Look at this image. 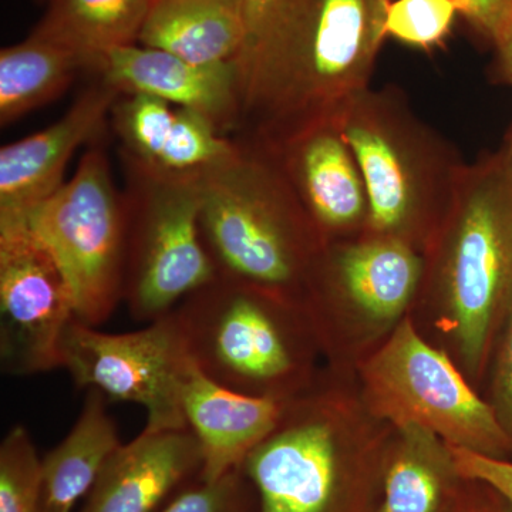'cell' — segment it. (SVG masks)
<instances>
[{
    "label": "cell",
    "instance_id": "6da1fadb",
    "mask_svg": "<svg viewBox=\"0 0 512 512\" xmlns=\"http://www.w3.org/2000/svg\"><path fill=\"white\" fill-rule=\"evenodd\" d=\"M392 0H276L242 50L235 140L272 147L369 89Z\"/></svg>",
    "mask_w": 512,
    "mask_h": 512
},
{
    "label": "cell",
    "instance_id": "7a4b0ae2",
    "mask_svg": "<svg viewBox=\"0 0 512 512\" xmlns=\"http://www.w3.org/2000/svg\"><path fill=\"white\" fill-rule=\"evenodd\" d=\"M417 299L429 306L464 375L481 382L512 313L508 148L464 168L447 217L424 251Z\"/></svg>",
    "mask_w": 512,
    "mask_h": 512
},
{
    "label": "cell",
    "instance_id": "3957f363",
    "mask_svg": "<svg viewBox=\"0 0 512 512\" xmlns=\"http://www.w3.org/2000/svg\"><path fill=\"white\" fill-rule=\"evenodd\" d=\"M393 426L339 380L288 400L278 426L241 468L259 512H375Z\"/></svg>",
    "mask_w": 512,
    "mask_h": 512
},
{
    "label": "cell",
    "instance_id": "277c9868",
    "mask_svg": "<svg viewBox=\"0 0 512 512\" xmlns=\"http://www.w3.org/2000/svg\"><path fill=\"white\" fill-rule=\"evenodd\" d=\"M235 143L200 174L205 247L220 278L305 308L325 239L271 151Z\"/></svg>",
    "mask_w": 512,
    "mask_h": 512
},
{
    "label": "cell",
    "instance_id": "5b68a950",
    "mask_svg": "<svg viewBox=\"0 0 512 512\" xmlns=\"http://www.w3.org/2000/svg\"><path fill=\"white\" fill-rule=\"evenodd\" d=\"M369 198L366 234L426 251L453 204L466 163L396 87L367 89L340 114Z\"/></svg>",
    "mask_w": 512,
    "mask_h": 512
},
{
    "label": "cell",
    "instance_id": "8992f818",
    "mask_svg": "<svg viewBox=\"0 0 512 512\" xmlns=\"http://www.w3.org/2000/svg\"><path fill=\"white\" fill-rule=\"evenodd\" d=\"M174 312L192 362L221 386L276 400L315 386L320 346L302 306L218 276Z\"/></svg>",
    "mask_w": 512,
    "mask_h": 512
},
{
    "label": "cell",
    "instance_id": "52a82bcc",
    "mask_svg": "<svg viewBox=\"0 0 512 512\" xmlns=\"http://www.w3.org/2000/svg\"><path fill=\"white\" fill-rule=\"evenodd\" d=\"M360 397L390 426L417 424L447 444L483 456L512 458L510 441L488 400L447 350L406 316L359 366Z\"/></svg>",
    "mask_w": 512,
    "mask_h": 512
},
{
    "label": "cell",
    "instance_id": "ba28073f",
    "mask_svg": "<svg viewBox=\"0 0 512 512\" xmlns=\"http://www.w3.org/2000/svg\"><path fill=\"white\" fill-rule=\"evenodd\" d=\"M124 295L137 322H154L218 278L201 234V173L126 164Z\"/></svg>",
    "mask_w": 512,
    "mask_h": 512
},
{
    "label": "cell",
    "instance_id": "9c48e42d",
    "mask_svg": "<svg viewBox=\"0 0 512 512\" xmlns=\"http://www.w3.org/2000/svg\"><path fill=\"white\" fill-rule=\"evenodd\" d=\"M49 249L73 293L74 318L103 325L124 295L127 208L109 157L90 147L76 173L25 218Z\"/></svg>",
    "mask_w": 512,
    "mask_h": 512
},
{
    "label": "cell",
    "instance_id": "30bf717a",
    "mask_svg": "<svg viewBox=\"0 0 512 512\" xmlns=\"http://www.w3.org/2000/svg\"><path fill=\"white\" fill-rule=\"evenodd\" d=\"M62 367L79 389L144 407L148 430L188 429L181 389L191 363L175 312L137 332L104 333L74 318L62 340Z\"/></svg>",
    "mask_w": 512,
    "mask_h": 512
},
{
    "label": "cell",
    "instance_id": "8fae6325",
    "mask_svg": "<svg viewBox=\"0 0 512 512\" xmlns=\"http://www.w3.org/2000/svg\"><path fill=\"white\" fill-rule=\"evenodd\" d=\"M423 274V252L402 239L363 234L326 244L305 303L320 348L348 318L389 335L416 302Z\"/></svg>",
    "mask_w": 512,
    "mask_h": 512
},
{
    "label": "cell",
    "instance_id": "7c38bea8",
    "mask_svg": "<svg viewBox=\"0 0 512 512\" xmlns=\"http://www.w3.org/2000/svg\"><path fill=\"white\" fill-rule=\"evenodd\" d=\"M73 293L56 259L25 221H0V369L35 376L62 367Z\"/></svg>",
    "mask_w": 512,
    "mask_h": 512
},
{
    "label": "cell",
    "instance_id": "4fadbf2b",
    "mask_svg": "<svg viewBox=\"0 0 512 512\" xmlns=\"http://www.w3.org/2000/svg\"><path fill=\"white\" fill-rule=\"evenodd\" d=\"M264 148L281 165L326 244L366 234L369 198L365 180L338 121L305 128Z\"/></svg>",
    "mask_w": 512,
    "mask_h": 512
},
{
    "label": "cell",
    "instance_id": "5bb4252c",
    "mask_svg": "<svg viewBox=\"0 0 512 512\" xmlns=\"http://www.w3.org/2000/svg\"><path fill=\"white\" fill-rule=\"evenodd\" d=\"M119 96L99 80L55 123L0 148V221L25 220L62 188L73 154L99 136Z\"/></svg>",
    "mask_w": 512,
    "mask_h": 512
},
{
    "label": "cell",
    "instance_id": "9a60e30c",
    "mask_svg": "<svg viewBox=\"0 0 512 512\" xmlns=\"http://www.w3.org/2000/svg\"><path fill=\"white\" fill-rule=\"evenodd\" d=\"M94 73L120 94H147L175 107L197 111L227 137L237 131L241 116L237 62L194 63L167 50L137 43L111 50Z\"/></svg>",
    "mask_w": 512,
    "mask_h": 512
},
{
    "label": "cell",
    "instance_id": "2e32d148",
    "mask_svg": "<svg viewBox=\"0 0 512 512\" xmlns=\"http://www.w3.org/2000/svg\"><path fill=\"white\" fill-rule=\"evenodd\" d=\"M202 463L190 429L144 427L111 454L79 512H158L200 477Z\"/></svg>",
    "mask_w": 512,
    "mask_h": 512
},
{
    "label": "cell",
    "instance_id": "e0dca14e",
    "mask_svg": "<svg viewBox=\"0 0 512 512\" xmlns=\"http://www.w3.org/2000/svg\"><path fill=\"white\" fill-rule=\"evenodd\" d=\"M288 400L249 396L221 386L190 363L181 404L185 423L202 453V480H217L244 464L245 458L275 430Z\"/></svg>",
    "mask_w": 512,
    "mask_h": 512
},
{
    "label": "cell",
    "instance_id": "ac0fdd59",
    "mask_svg": "<svg viewBox=\"0 0 512 512\" xmlns=\"http://www.w3.org/2000/svg\"><path fill=\"white\" fill-rule=\"evenodd\" d=\"M464 484L450 444L417 424L396 426L384 451L375 512H451Z\"/></svg>",
    "mask_w": 512,
    "mask_h": 512
},
{
    "label": "cell",
    "instance_id": "d6986e66",
    "mask_svg": "<svg viewBox=\"0 0 512 512\" xmlns=\"http://www.w3.org/2000/svg\"><path fill=\"white\" fill-rule=\"evenodd\" d=\"M138 43L190 62H237L247 43L244 0H150Z\"/></svg>",
    "mask_w": 512,
    "mask_h": 512
},
{
    "label": "cell",
    "instance_id": "ffe728a7",
    "mask_svg": "<svg viewBox=\"0 0 512 512\" xmlns=\"http://www.w3.org/2000/svg\"><path fill=\"white\" fill-rule=\"evenodd\" d=\"M121 444L107 399L89 389L73 429L42 458L37 512H72L90 493L101 468Z\"/></svg>",
    "mask_w": 512,
    "mask_h": 512
},
{
    "label": "cell",
    "instance_id": "44dd1931",
    "mask_svg": "<svg viewBox=\"0 0 512 512\" xmlns=\"http://www.w3.org/2000/svg\"><path fill=\"white\" fill-rule=\"evenodd\" d=\"M89 70V60L69 47L30 33L0 52V126L9 127L52 103Z\"/></svg>",
    "mask_w": 512,
    "mask_h": 512
},
{
    "label": "cell",
    "instance_id": "7402d4cb",
    "mask_svg": "<svg viewBox=\"0 0 512 512\" xmlns=\"http://www.w3.org/2000/svg\"><path fill=\"white\" fill-rule=\"evenodd\" d=\"M150 0H49L32 33L86 57L96 72L111 50L137 45Z\"/></svg>",
    "mask_w": 512,
    "mask_h": 512
},
{
    "label": "cell",
    "instance_id": "603a6c76",
    "mask_svg": "<svg viewBox=\"0 0 512 512\" xmlns=\"http://www.w3.org/2000/svg\"><path fill=\"white\" fill-rule=\"evenodd\" d=\"M42 458L23 426L12 427L0 444V512H37Z\"/></svg>",
    "mask_w": 512,
    "mask_h": 512
},
{
    "label": "cell",
    "instance_id": "cb8c5ba5",
    "mask_svg": "<svg viewBox=\"0 0 512 512\" xmlns=\"http://www.w3.org/2000/svg\"><path fill=\"white\" fill-rule=\"evenodd\" d=\"M458 15L453 0H392L386 15V35L404 45L439 46Z\"/></svg>",
    "mask_w": 512,
    "mask_h": 512
},
{
    "label": "cell",
    "instance_id": "d4e9b609",
    "mask_svg": "<svg viewBox=\"0 0 512 512\" xmlns=\"http://www.w3.org/2000/svg\"><path fill=\"white\" fill-rule=\"evenodd\" d=\"M158 512H259L258 494L239 467L217 480L195 478Z\"/></svg>",
    "mask_w": 512,
    "mask_h": 512
},
{
    "label": "cell",
    "instance_id": "484cf974",
    "mask_svg": "<svg viewBox=\"0 0 512 512\" xmlns=\"http://www.w3.org/2000/svg\"><path fill=\"white\" fill-rule=\"evenodd\" d=\"M491 370L488 403L512 447V313L495 348Z\"/></svg>",
    "mask_w": 512,
    "mask_h": 512
},
{
    "label": "cell",
    "instance_id": "4316f807",
    "mask_svg": "<svg viewBox=\"0 0 512 512\" xmlns=\"http://www.w3.org/2000/svg\"><path fill=\"white\" fill-rule=\"evenodd\" d=\"M461 476L481 481L497 491L512 507V458H494L450 446Z\"/></svg>",
    "mask_w": 512,
    "mask_h": 512
},
{
    "label": "cell",
    "instance_id": "83f0119b",
    "mask_svg": "<svg viewBox=\"0 0 512 512\" xmlns=\"http://www.w3.org/2000/svg\"><path fill=\"white\" fill-rule=\"evenodd\" d=\"M478 35L497 46L512 23V0H453Z\"/></svg>",
    "mask_w": 512,
    "mask_h": 512
},
{
    "label": "cell",
    "instance_id": "f1b7e54d",
    "mask_svg": "<svg viewBox=\"0 0 512 512\" xmlns=\"http://www.w3.org/2000/svg\"><path fill=\"white\" fill-rule=\"evenodd\" d=\"M451 512H512V507L487 484L466 478L460 498Z\"/></svg>",
    "mask_w": 512,
    "mask_h": 512
},
{
    "label": "cell",
    "instance_id": "f546056e",
    "mask_svg": "<svg viewBox=\"0 0 512 512\" xmlns=\"http://www.w3.org/2000/svg\"><path fill=\"white\" fill-rule=\"evenodd\" d=\"M276 0H244L245 20H247V43L255 36L258 29L261 28L266 16L271 12L272 6ZM244 46V49H245Z\"/></svg>",
    "mask_w": 512,
    "mask_h": 512
},
{
    "label": "cell",
    "instance_id": "4dcf8cb0",
    "mask_svg": "<svg viewBox=\"0 0 512 512\" xmlns=\"http://www.w3.org/2000/svg\"><path fill=\"white\" fill-rule=\"evenodd\" d=\"M497 50L500 53L501 64L508 80L512 83V23L507 32L504 33L503 39L497 43Z\"/></svg>",
    "mask_w": 512,
    "mask_h": 512
},
{
    "label": "cell",
    "instance_id": "1f68e13d",
    "mask_svg": "<svg viewBox=\"0 0 512 512\" xmlns=\"http://www.w3.org/2000/svg\"><path fill=\"white\" fill-rule=\"evenodd\" d=\"M508 151H510V156H511V161H512V137H511L510 147H508Z\"/></svg>",
    "mask_w": 512,
    "mask_h": 512
}]
</instances>
